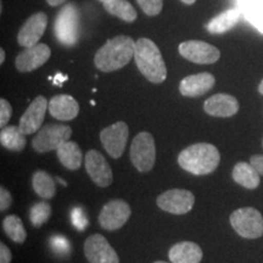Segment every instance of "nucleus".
<instances>
[{
    "label": "nucleus",
    "instance_id": "nucleus-1",
    "mask_svg": "<svg viewBox=\"0 0 263 263\" xmlns=\"http://www.w3.org/2000/svg\"><path fill=\"white\" fill-rule=\"evenodd\" d=\"M136 42L127 35L108 39L97 51L94 64L103 72H114L126 66L134 58Z\"/></svg>",
    "mask_w": 263,
    "mask_h": 263
},
{
    "label": "nucleus",
    "instance_id": "nucleus-2",
    "mask_svg": "<svg viewBox=\"0 0 263 263\" xmlns=\"http://www.w3.org/2000/svg\"><path fill=\"white\" fill-rule=\"evenodd\" d=\"M219 161L221 155L218 149L209 143L193 144L184 149L178 156L179 166L195 176L212 173L218 167Z\"/></svg>",
    "mask_w": 263,
    "mask_h": 263
},
{
    "label": "nucleus",
    "instance_id": "nucleus-3",
    "mask_svg": "<svg viewBox=\"0 0 263 263\" xmlns=\"http://www.w3.org/2000/svg\"><path fill=\"white\" fill-rule=\"evenodd\" d=\"M134 60L138 70L151 83H162L167 78V67L160 49L151 39L140 38L136 42Z\"/></svg>",
    "mask_w": 263,
    "mask_h": 263
},
{
    "label": "nucleus",
    "instance_id": "nucleus-4",
    "mask_svg": "<svg viewBox=\"0 0 263 263\" xmlns=\"http://www.w3.org/2000/svg\"><path fill=\"white\" fill-rule=\"evenodd\" d=\"M54 33L58 41L66 47H72L80 38V12L72 3L60 10L54 24Z\"/></svg>",
    "mask_w": 263,
    "mask_h": 263
},
{
    "label": "nucleus",
    "instance_id": "nucleus-5",
    "mask_svg": "<svg viewBox=\"0 0 263 263\" xmlns=\"http://www.w3.org/2000/svg\"><path fill=\"white\" fill-rule=\"evenodd\" d=\"M130 160L141 173L153 170L156 161L155 139L149 132H140L134 137L130 145Z\"/></svg>",
    "mask_w": 263,
    "mask_h": 263
},
{
    "label": "nucleus",
    "instance_id": "nucleus-6",
    "mask_svg": "<svg viewBox=\"0 0 263 263\" xmlns=\"http://www.w3.org/2000/svg\"><path fill=\"white\" fill-rule=\"evenodd\" d=\"M230 224L245 239H257L263 235V217L254 207L235 210L230 215Z\"/></svg>",
    "mask_w": 263,
    "mask_h": 263
},
{
    "label": "nucleus",
    "instance_id": "nucleus-7",
    "mask_svg": "<svg viewBox=\"0 0 263 263\" xmlns=\"http://www.w3.org/2000/svg\"><path fill=\"white\" fill-rule=\"evenodd\" d=\"M72 128L66 124H45L32 140V147L37 153L44 154L58 150L62 144L70 140Z\"/></svg>",
    "mask_w": 263,
    "mask_h": 263
},
{
    "label": "nucleus",
    "instance_id": "nucleus-8",
    "mask_svg": "<svg viewBox=\"0 0 263 263\" xmlns=\"http://www.w3.org/2000/svg\"><path fill=\"white\" fill-rule=\"evenodd\" d=\"M156 203L162 211L172 213V215H185L192 211L195 203V196L189 190L171 189L161 194L157 197Z\"/></svg>",
    "mask_w": 263,
    "mask_h": 263
},
{
    "label": "nucleus",
    "instance_id": "nucleus-9",
    "mask_svg": "<svg viewBox=\"0 0 263 263\" xmlns=\"http://www.w3.org/2000/svg\"><path fill=\"white\" fill-rule=\"evenodd\" d=\"M128 137H129V128L127 123L122 121L104 128L100 132L101 144L112 159H120L122 156L126 149Z\"/></svg>",
    "mask_w": 263,
    "mask_h": 263
},
{
    "label": "nucleus",
    "instance_id": "nucleus-10",
    "mask_svg": "<svg viewBox=\"0 0 263 263\" xmlns=\"http://www.w3.org/2000/svg\"><path fill=\"white\" fill-rule=\"evenodd\" d=\"M132 210L123 200H111L101 209L99 213V223L101 228L108 232L117 230L126 224L129 219Z\"/></svg>",
    "mask_w": 263,
    "mask_h": 263
},
{
    "label": "nucleus",
    "instance_id": "nucleus-11",
    "mask_svg": "<svg viewBox=\"0 0 263 263\" xmlns=\"http://www.w3.org/2000/svg\"><path fill=\"white\" fill-rule=\"evenodd\" d=\"M178 50L184 59L200 65L215 64L221 58V52L218 49L201 41H186L180 43Z\"/></svg>",
    "mask_w": 263,
    "mask_h": 263
},
{
    "label": "nucleus",
    "instance_id": "nucleus-12",
    "mask_svg": "<svg viewBox=\"0 0 263 263\" xmlns=\"http://www.w3.org/2000/svg\"><path fill=\"white\" fill-rule=\"evenodd\" d=\"M85 171L89 174L90 179L100 188H107L112 184L114 174L111 166L108 164L103 154L98 150H89L84 157Z\"/></svg>",
    "mask_w": 263,
    "mask_h": 263
},
{
    "label": "nucleus",
    "instance_id": "nucleus-13",
    "mask_svg": "<svg viewBox=\"0 0 263 263\" xmlns=\"http://www.w3.org/2000/svg\"><path fill=\"white\" fill-rule=\"evenodd\" d=\"M84 255L89 263H120L117 252L100 234L90 235L85 240Z\"/></svg>",
    "mask_w": 263,
    "mask_h": 263
},
{
    "label": "nucleus",
    "instance_id": "nucleus-14",
    "mask_svg": "<svg viewBox=\"0 0 263 263\" xmlns=\"http://www.w3.org/2000/svg\"><path fill=\"white\" fill-rule=\"evenodd\" d=\"M48 25V16L44 12L32 15L25 22L17 34V42L21 47L31 48L37 45L44 34Z\"/></svg>",
    "mask_w": 263,
    "mask_h": 263
},
{
    "label": "nucleus",
    "instance_id": "nucleus-15",
    "mask_svg": "<svg viewBox=\"0 0 263 263\" xmlns=\"http://www.w3.org/2000/svg\"><path fill=\"white\" fill-rule=\"evenodd\" d=\"M48 107L49 103L44 97L39 95L35 98L27 107V110L25 111V114L22 115L18 124L20 129L24 132L26 136L35 133L38 129H41Z\"/></svg>",
    "mask_w": 263,
    "mask_h": 263
},
{
    "label": "nucleus",
    "instance_id": "nucleus-16",
    "mask_svg": "<svg viewBox=\"0 0 263 263\" xmlns=\"http://www.w3.org/2000/svg\"><path fill=\"white\" fill-rule=\"evenodd\" d=\"M51 55L50 48L47 44L38 43L31 48H25L15 60V66L20 72H32L41 67L49 60Z\"/></svg>",
    "mask_w": 263,
    "mask_h": 263
},
{
    "label": "nucleus",
    "instance_id": "nucleus-17",
    "mask_svg": "<svg viewBox=\"0 0 263 263\" xmlns=\"http://www.w3.org/2000/svg\"><path fill=\"white\" fill-rule=\"evenodd\" d=\"M215 77L209 72L192 74L183 78L179 84V91L184 97L196 98L206 94L215 85Z\"/></svg>",
    "mask_w": 263,
    "mask_h": 263
},
{
    "label": "nucleus",
    "instance_id": "nucleus-18",
    "mask_svg": "<svg viewBox=\"0 0 263 263\" xmlns=\"http://www.w3.org/2000/svg\"><path fill=\"white\" fill-rule=\"evenodd\" d=\"M203 110L213 117H232L239 111V103L229 94H216L205 101Z\"/></svg>",
    "mask_w": 263,
    "mask_h": 263
},
{
    "label": "nucleus",
    "instance_id": "nucleus-19",
    "mask_svg": "<svg viewBox=\"0 0 263 263\" xmlns=\"http://www.w3.org/2000/svg\"><path fill=\"white\" fill-rule=\"evenodd\" d=\"M49 112L59 121H72L78 116L80 105L71 95H55L49 101Z\"/></svg>",
    "mask_w": 263,
    "mask_h": 263
},
{
    "label": "nucleus",
    "instance_id": "nucleus-20",
    "mask_svg": "<svg viewBox=\"0 0 263 263\" xmlns=\"http://www.w3.org/2000/svg\"><path fill=\"white\" fill-rule=\"evenodd\" d=\"M202 256L201 248L193 241H180L173 245L168 251L172 263H200Z\"/></svg>",
    "mask_w": 263,
    "mask_h": 263
},
{
    "label": "nucleus",
    "instance_id": "nucleus-21",
    "mask_svg": "<svg viewBox=\"0 0 263 263\" xmlns=\"http://www.w3.org/2000/svg\"><path fill=\"white\" fill-rule=\"evenodd\" d=\"M57 155L62 166L71 171L81 168L82 162H83V155H82L80 146L77 143L71 140H67L59 147Z\"/></svg>",
    "mask_w": 263,
    "mask_h": 263
},
{
    "label": "nucleus",
    "instance_id": "nucleus-22",
    "mask_svg": "<svg viewBox=\"0 0 263 263\" xmlns=\"http://www.w3.org/2000/svg\"><path fill=\"white\" fill-rule=\"evenodd\" d=\"M233 179L239 185L246 189H256L259 185V173L258 171L248 162L236 163L233 168Z\"/></svg>",
    "mask_w": 263,
    "mask_h": 263
},
{
    "label": "nucleus",
    "instance_id": "nucleus-23",
    "mask_svg": "<svg viewBox=\"0 0 263 263\" xmlns=\"http://www.w3.org/2000/svg\"><path fill=\"white\" fill-rule=\"evenodd\" d=\"M240 16H241V11L239 9L226 10L207 24V31L212 34H221V33L229 31L230 28L238 24Z\"/></svg>",
    "mask_w": 263,
    "mask_h": 263
},
{
    "label": "nucleus",
    "instance_id": "nucleus-24",
    "mask_svg": "<svg viewBox=\"0 0 263 263\" xmlns=\"http://www.w3.org/2000/svg\"><path fill=\"white\" fill-rule=\"evenodd\" d=\"M0 143L8 150L22 151L26 146V134L18 126H8L2 129Z\"/></svg>",
    "mask_w": 263,
    "mask_h": 263
},
{
    "label": "nucleus",
    "instance_id": "nucleus-25",
    "mask_svg": "<svg viewBox=\"0 0 263 263\" xmlns=\"http://www.w3.org/2000/svg\"><path fill=\"white\" fill-rule=\"evenodd\" d=\"M32 186L35 194L45 200L54 197L55 193H57V185H55L54 178L44 171H37L33 174Z\"/></svg>",
    "mask_w": 263,
    "mask_h": 263
},
{
    "label": "nucleus",
    "instance_id": "nucleus-26",
    "mask_svg": "<svg viewBox=\"0 0 263 263\" xmlns=\"http://www.w3.org/2000/svg\"><path fill=\"white\" fill-rule=\"evenodd\" d=\"M246 18L263 33V0H239Z\"/></svg>",
    "mask_w": 263,
    "mask_h": 263
},
{
    "label": "nucleus",
    "instance_id": "nucleus-27",
    "mask_svg": "<svg viewBox=\"0 0 263 263\" xmlns=\"http://www.w3.org/2000/svg\"><path fill=\"white\" fill-rule=\"evenodd\" d=\"M104 8L108 14L126 22H134L137 20V11L127 0H112V2L104 3Z\"/></svg>",
    "mask_w": 263,
    "mask_h": 263
},
{
    "label": "nucleus",
    "instance_id": "nucleus-28",
    "mask_svg": "<svg viewBox=\"0 0 263 263\" xmlns=\"http://www.w3.org/2000/svg\"><path fill=\"white\" fill-rule=\"evenodd\" d=\"M3 229L6 233V235L9 236L12 241L17 242V244H24L27 238V233L22 223L21 218L15 215H10L5 217V219L3 221Z\"/></svg>",
    "mask_w": 263,
    "mask_h": 263
},
{
    "label": "nucleus",
    "instance_id": "nucleus-29",
    "mask_svg": "<svg viewBox=\"0 0 263 263\" xmlns=\"http://www.w3.org/2000/svg\"><path fill=\"white\" fill-rule=\"evenodd\" d=\"M51 216V206L50 203L45 201H39L35 202L34 205L31 207V211H29V219L33 227L39 228L44 223L48 222V219Z\"/></svg>",
    "mask_w": 263,
    "mask_h": 263
},
{
    "label": "nucleus",
    "instance_id": "nucleus-30",
    "mask_svg": "<svg viewBox=\"0 0 263 263\" xmlns=\"http://www.w3.org/2000/svg\"><path fill=\"white\" fill-rule=\"evenodd\" d=\"M137 2L147 16L159 15L163 6V0H137Z\"/></svg>",
    "mask_w": 263,
    "mask_h": 263
},
{
    "label": "nucleus",
    "instance_id": "nucleus-31",
    "mask_svg": "<svg viewBox=\"0 0 263 263\" xmlns=\"http://www.w3.org/2000/svg\"><path fill=\"white\" fill-rule=\"evenodd\" d=\"M71 222L72 224L74 226V228L80 230V232L87 229L88 218L87 216H85V212L83 211V209H81V207H76V209L72 210Z\"/></svg>",
    "mask_w": 263,
    "mask_h": 263
},
{
    "label": "nucleus",
    "instance_id": "nucleus-32",
    "mask_svg": "<svg viewBox=\"0 0 263 263\" xmlns=\"http://www.w3.org/2000/svg\"><path fill=\"white\" fill-rule=\"evenodd\" d=\"M51 248L55 252L58 254H67L70 251V242L68 240L65 238V236L61 235H55L50 239Z\"/></svg>",
    "mask_w": 263,
    "mask_h": 263
},
{
    "label": "nucleus",
    "instance_id": "nucleus-33",
    "mask_svg": "<svg viewBox=\"0 0 263 263\" xmlns=\"http://www.w3.org/2000/svg\"><path fill=\"white\" fill-rule=\"evenodd\" d=\"M12 115V107L5 99H0V127L5 128Z\"/></svg>",
    "mask_w": 263,
    "mask_h": 263
},
{
    "label": "nucleus",
    "instance_id": "nucleus-34",
    "mask_svg": "<svg viewBox=\"0 0 263 263\" xmlns=\"http://www.w3.org/2000/svg\"><path fill=\"white\" fill-rule=\"evenodd\" d=\"M12 203V196L11 194L9 193V190H6L5 188H0V210L2 211H5L8 210L10 205Z\"/></svg>",
    "mask_w": 263,
    "mask_h": 263
},
{
    "label": "nucleus",
    "instance_id": "nucleus-35",
    "mask_svg": "<svg viewBox=\"0 0 263 263\" xmlns=\"http://www.w3.org/2000/svg\"><path fill=\"white\" fill-rule=\"evenodd\" d=\"M12 254L4 242H0V263H11Z\"/></svg>",
    "mask_w": 263,
    "mask_h": 263
},
{
    "label": "nucleus",
    "instance_id": "nucleus-36",
    "mask_svg": "<svg viewBox=\"0 0 263 263\" xmlns=\"http://www.w3.org/2000/svg\"><path fill=\"white\" fill-rule=\"evenodd\" d=\"M250 163L258 171L259 174L263 176V155H254L250 160Z\"/></svg>",
    "mask_w": 263,
    "mask_h": 263
},
{
    "label": "nucleus",
    "instance_id": "nucleus-37",
    "mask_svg": "<svg viewBox=\"0 0 263 263\" xmlns=\"http://www.w3.org/2000/svg\"><path fill=\"white\" fill-rule=\"evenodd\" d=\"M66 80H67V76H62L61 73H58L54 78V83L58 85H61Z\"/></svg>",
    "mask_w": 263,
    "mask_h": 263
},
{
    "label": "nucleus",
    "instance_id": "nucleus-38",
    "mask_svg": "<svg viewBox=\"0 0 263 263\" xmlns=\"http://www.w3.org/2000/svg\"><path fill=\"white\" fill-rule=\"evenodd\" d=\"M64 2H66V0H47V3L50 6H58V5H61L64 4Z\"/></svg>",
    "mask_w": 263,
    "mask_h": 263
},
{
    "label": "nucleus",
    "instance_id": "nucleus-39",
    "mask_svg": "<svg viewBox=\"0 0 263 263\" xmlns=\"http://www.w3.org/2000/svg\"><path fill=\"white\" fill-rule=\"evenodd\" d=\"M5 61V50L4 49H0V64H3V62Z\"/></svg>",
    "mask_w": 263,
    "mask_h": 263
},
{
    "label": "nucleus",
    "instance_id": "nucleus-40",
    "mask_svg": "<svg viewBox=\"0 0 263 263\" xmlns=\"http://www.w3.org/2000/svg\"><path fill=\"white\" fill-rule=\"evenodd\" d=\"M182 2L184 3V4H186V5H193L194 3L196 2V0H182Z\"/></svg>",
    "mask_w": 263,
    "mask_h": 263
},
{
    "label": "nucleus",
    "instance_id": "nucleus-41",
    "mask_svg": "<svg viewBox=\"0 0 263 263\" xmlns=\"http://www.w3.org/2000/svg\"><path fill=\"white\" fill-rule=\"evenodd\" d=\"M57 180H58V182L60 183V184H62V185H64V186L67 185V184H66V182H65V180H62V179L60 178V177H57Z\"/></svg>",
    "mask_w": 263,
    "mask_h": 263
},
{
    "label": "nucleus",
    "instance_id": "nucleus-42",
    "mask_svg": "<svg viewBox=\"0 0 263 263\" xmlns=\"http://www.w3.org/2000/svg\"><path fill=\"white\" fill-rule=\"evenodd\" d=\"M258 91H259V94L263 95V81H262L261 83H259V85H258Z\"/></svg>",
    "mask_w": 263,
    "mask_h": 263
},
{
    "label": "nucleus",
    "instance_id": "nucleus-43",
    "mask_svg": "<svg viewBox=\"0 0 263 263\" xmlns=\"http://www.w3.org/2000/svg\"><path fill=\"white\" fill-rule=\"evenodd\" d=\"M99 2H101L104 4V3H108V2H112V0H99Z\"/></svg>",
    "mask_w": 263,
    "mask_h": 263
},
{
    "label": "nucleus",
    "instance_id": "nucleus-44",
    "mask_svg": "<svg viewBox=\"0 0 263 263\" xmlns=\"http://www.w3.org/2000/svg\"><path fill=\"white\" fill-rule=\"evenodd\" d=\"M154 263H167V262H163V261H156V262H154Z\"/></svg>",
    "mask_w": 263,
    "mask_h": 263
},
{
    "label": "nucleus",
    "instance_id": "nucleus-45",
    "mask_svg": "<svg viewBox=\"0 0 263 263\" xmlns=\"http://www.w3.org/2000/svg\"><path fill=\"white\" fill-rule=\"evenodd\" d=\"M262 146H263V141H262Z\"/></svg>",
    "mask_w": 263,
    "mask_h": 263
}]
</instances>
